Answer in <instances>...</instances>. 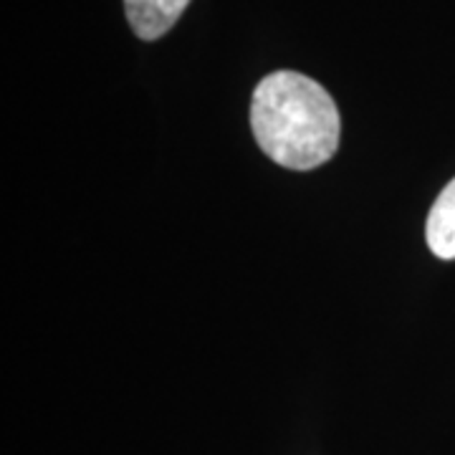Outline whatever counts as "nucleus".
<instances>
[{
    "label": "nucleus",
    "instance_id": "nucleus-1",
    "mask_svg": "<svg viewBox=\"0 0 455 455\" xmlns=\"http://www.w3.org/2000/svg\"><path fill=\"white\" fill-rule=\"evenodd\" d=\"M251 130L276 164L314 170L339 149L341 119L322 84L299 71H274L253 92Z\"/></svg>",
    "mask_w": 455,
    "mask_h": 455
},
{
    "label": "nucleus",
    "instance_id": "nucleus-2",
    "mask_svg": "<svg viewBox=\"0 0 455 455\" xmlns=\"http://www.w3.org/2000/svg\"><path fill=\"white\" fill-rule=\"evenodd\" d=\"M188 5L190 0H124V13L142 41H157L178 23Z\"/></svg>",
    "mask_w": 455,
    "mask_h": 455
},
{
    "label": "nucleus",
    "instance_id": "nucleus-3",
    "mask_svg": "<svg viewBox=\"0 0 455 455\" xmlns=\"http://www.w3.org/2000/svg\"><path fill=\"white\" fill-rule=\"evenodd\" d=\"M425 238L438 259H455V178L445 185V190L433 203L425 223Z\"/></svg>",
    "mask_w": 455,
    "mask_h": 455
}]
</instances>
